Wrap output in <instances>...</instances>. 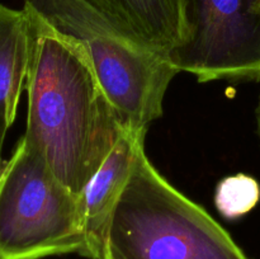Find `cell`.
I'll return each mask as SVG.
<instances>
[{
	"label": "cell",
	"instance_id": "30bf717a",
	"mask_svg": "<svg viewBox=\"0 0 260 259\" xmlns=\"http://www.w3.org/2000/svg\"><path fill=\"white\" fill-rule=\"evenodd\" d=\"M256 122H258V134H259V137H260V96H259L258 108H256Z\"/></svg>",
	"mask_w": 260,
	"mask_h": 259
},
{
	"label": "cell",
	"instance_id": "7a4b0ae2",
	"mask_svg": "<svg viewBox=\"0 0 260 259\" xmlns=\"http://www.w3.org/2000/svg\"><path fill=\"white\" fill-rule=\"evenodd\" d=\"M99 259H250L200 205L170 184L139 144Z\"/></svg>",
	"mask_w": 260,
	"mask_h": 259
},
{
	"label": "cell",
	"instance_id": "8992f818",
	"mask_svg": "<svg viewBox=\"0 0 260 259\" xmlns=\"http://www.w3.org/2000/svg\"><path fill=\"white\" fill-rule=\"evenodd\" d=\"M139 45L169 56L188 36L184 0H84Z\"/></svg>",
	"mask_w": 260,
	"mask_h": 259
},
{
	"label": "cell",
	"instance_id": "ba28073f",
	"mask_svg": "<svg viewBox=\"0 0 260 259\" xmlns=\"http://www.w3.org/2000/svg\"><path fill=\"white\" fill-rule=\"evenodd\" d=\"M30 51V24L27 10L0 4V172L3 146L17 116L25 86Z\"/></svg>",
	"mask_w": 260,
	"mask_h": 259
},
{
	"label": "cell",
	"instance_id": "3957f363",
	"mask_svg": "<svg viewBox=\"0 0 260 259\" xmlns=\"http://www.w3.org/2000/svg\"><path fill=\"white\" fill-rule=\"evenodd\" d=\"M23 2L24 8L81 46L127 127L146 131L162 116L165 93L179 73L167 56L124 36L84 0Z\"/></svg>",
	"mask_w": 260,
	"mask_h": 259
},
{
	"label": "cell",
	"instance_id": "277c9868",
	"mask_svg": "<svg viewBox=\"0 0 260 259\" xmlns=\"http://www.w3.org/2000/svg\"><path fill=\"white\" fill-rule=\"evenodd\" d=\"M85 253L83 195L61 183L22 136L0 172V259Z\"/></svg>",
	"mask_w": 260,
	"mask_h": 259
},
{
	"label": "cell",
	"instance_id": "5b68a950",
	"mask_svg": "<svg viewBox=\"0 0 260 259\" xmlns=\"http://www.w3.org/2000/svg\"><path fill=\"white\" fill-rule=\"evenodd\" d=\"M188 36L168 56L198 81L260 80V0H184Z\"/></svg>",
	"mask_w": 260,
	"mask_h": 259
},
{
	"label": "cell",
	"instance_id": "6da1fadb",
	"mask_svg": "<svg viewBox=\"0 0 260 259\" xmlns=\"http://www.w3.org/2000/svg\"><path fill=\"white\" fill-rule=\"evenodd\" d=\"M24 9L29 17L30 51L23 137L61 183L84 195L129 127L107 96L81 46Z\"/></svg>",
	"mask_w": 260,
	"mask_h": 259
},
{
	"label": "cell",
	"instance_id": "9c48e42d",
	"mask_svg": "<svg viewBox=\"0 0 260 259\" xmlns=\"http://www.w3.org/2000/svg\"><path fill=\"white\" fill-rule=\"evenodd\" d=\"M259 201L260 185L250 175H231L221 180L216 188V207L221 215L231 220L250 212Z\"/></svg>",
	"mask_w": 260,
	"mask_h": 259
},
{
	"label": "cell",
	"instance_id": "52a82bcc",
	"mask_svg": "<svg viewBox=\"0 0 260 259\" xmlns=\"http://www.w3.org/2000/svg\"><path fill=\"white\" fill-rule=\"evenodd\" d=\"M146 131L127 128L95 173L83 195L85 258L99 259L104 233L117 200L132 170L135 154Z\"/></svg>",
	"mask_w": 260,
	"mask_h": 259
}]
</instances>
